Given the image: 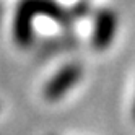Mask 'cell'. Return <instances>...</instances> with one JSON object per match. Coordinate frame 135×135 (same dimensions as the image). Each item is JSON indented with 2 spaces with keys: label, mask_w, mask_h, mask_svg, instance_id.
Listing matches in <instances>:
<instances>
[{
  "label": "cell",
  "mask_w": 135,
  "mask_h": 135,
  "mask_svg": "<svg viewBox=\"0 0 135 135\" xmlns=\"http://www.w3.org/2000/svg\"><path fill=\"white\" fill-rule=\"evenodd\" d=\"M83 70L78 64H67L44 86V98L47 101H59L81 80Z\"/></svg>",
  "instance_id": "cell-1"
},
{
  "label": "cell",
  "mask_w": 135,
  "mask_h": 135,
  "mask_svg": "<svg viewBox=\"0 0 135 135\" xmlns=\"http://www.w3.org/2000/svg\"><path fill=\"white\" fill-rule=\"evenodd\" d=\"M132 115H133V119H135V101H133V108H132Z\"/></svg>",
  "instance_id": "cell-5"
},
{
  "label": "cell",
  "mask_w": 135,
  "mask_h": 135,
  "mask_svg": "<svg viewBox=\"0 0 135 135\" xmlns=\"http://www.w3.org/2000/svg\"><path fill=\"white\" fill-rule=\"evenodd\" d=\"M33 5L37 15L49 16L59 23H69L72 20V12H67L55 0H33Z\"/></svg>",
  "instance_id": "cell-4"
},
{
  "label": "cell",
  "mask_w": 135,
  "mask_h": 135,
  "mask_svg": "<svg viewBox=\"0 0 135 135\" xmlns=\"http://www.w3.org/2000/svg\"><path fill=\"white\" fill-rule=\"evenodd\" d=\"M117 31V15L109 8H103L96 13L91 44L96 51H104L111 46Z\"/></svg>",
  "instance_id": "cell-2"
},
{
  "label": "cell",
  "mask_w": 135,
  "mask_h": 135,
  "mask_svg": "<svg viewBox=\"0 0 135 135\" xmlns=\"http://www.w3.org/2000/svg\"><path fill=\"white\" fill-rule=\"evenodd\" d=\"M36 15L33 0H20L13 21V36L20 47H28L33 41V20Z\"/></svg>",
  "instance_id": "cell-3"
}]
</instances>
